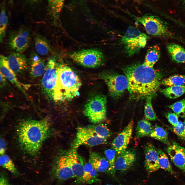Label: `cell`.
<instances>
[{
	"label": "cell",
	"mask_w": 185,
	"mask_h": 185,
	"mask_svg": "<svg viewBox=\"0 0 185 185\" xmlns=\"http://www.w3.org/2000/svg\"><path fill=\"white\" fill-rule=\"evenodd\" d=\"M122 69L127 78V89L133 98L140 99L156 95L163 77L160 71L138 63L125 66Z\"/></svg>",
	"instance_id": "obj_1"
},
{
	"label": "cell",
	"mask_w": 185,
	"mask_h": 185,
	"mask_svg": "<svg viewBox=\"0 0 185 185\" xmlns=\"http://www.w3.org/2000/svg\"><path fill=\"white\" fill-rule=\"evenodd\" d=\"M47 119L24 121L18 126L17 134L19 144L25 152L31 155L39 152L50 131Z\"/></svg>",
	"instance_id": "obj_2"
},
{
	"label": "cell",
	"mask_w": 185,
	"mask_h": 185,
	"mask_svg": "<svg viewBox=\"0 0 185 185\" xmlns=\"http://www.w3.org/2000/svg\"><path fill=\"white\" fill-rule=\"evenodd\" d=\"M57 73L56 85L52 96L54 100L67 101L78 96L81 83L76 73L64 64L57 65Z\"/></svg>",
	"instance_id": "obj_3"
},
{
	"label": "cell",
	"mask_w": 185,
	"mask_h": 185,
	"mask_svg": "<svg viewBox=\"0 0 185 185\" xmlns=\"http://www.w3.org/2000/svg\"><path fill=\"white\" fill-rule=\"evenodd\" d=\"M149 37L138 29L129 26L120 40L125 51L129 56L137 53L145 46Z\"/></svg>",
	"instance_id": "obj_4"
},
{
	"label": "cell",
	"mask_w": 185,
	"mask_h": 185,
	"mask_svg": "<svg viewBox=\"0 0 185 185\" xmlns=\"http://www.w3.org/2000/svg\"><path fill=\"white\" fill-rule=\"evenodd\" d=\"M107 98L104 95L97 94L91 97L85 104L84 113L94 123L105 121L106 117Z\"/></svg>",
	"instance_id": "obj_5"
},
{
	"label": "cell",
	"mask_w": 185,
	"mask_h": 185,
	"mask_svg": "<svg viewBox=\"0 0 185 185\" xmlns=\"http://www.w3.org/2000/svg\"><path fill=\"white\" fill-rule=\"evenodd\" d=\"M136 21L144 26L146 32L151 35L177 39L165 23L156 16L145 14L137 18Z\"/></svg>",
	"instance_id": "obj_6"
},
{
	"label": "cell",
	"mask_w": 185,
	"mask_h": 185,
	"mask_svg": "<svg viewBox=\"0 0 185 185\" xmlns=\"http://www.w3.org/2000/svg\"><path fill=\"white\" fill-rule=\"evenodd\" d=\"M76 63L85 67L94 68L101 65L104 58L103 52L95 49H84L74 51L69 55Z\"/></svg>",
	"instance_id": "obj_7"
},
{
	"label": "cell",
	"mask_w": 185,
	"mask_h": 185,
	"mask_svg": "<svg viewBox=\"0 0 185 185\" xmlns=\"http://www.w3.org/2000/svg\"><path fill=\"white\" fill-rule=\"evenodd\" d=\"M100 77L107 85L110 95L114 99L121 97L128 88V82L125 75L108 71L101 73Z\"/></svg>",
	"instance_id": "obj_8"
},
{
	"label": "cell",
	"mask_w": 185,
	"mask_h": 185,
	"mask_svg": "<svg viewBox=\"0 0 185 185\" xmlns=\"http://www.w3.org/2000/svg\"><path fill=\"white\" fill-rule=\"evenodd\" d=\"M107 138L99 137L86 127L77 128L76 137L73 142V149H76L82 145L94 146L105 143Z\"/></svg>",
	"instance_id": "obj_9"
},
{
	"label": "cell",
	"mask_w": 185,
	"mask_h": 185,
	"mask_svg": "<svg viewBox=\"0 0 185 185\" xmlns=\"http://www.w3.org/2000/svg\"><path fill=\"white\" fill-rule=\"evenodd\" d=\"M30 38V33L27 30L21 29L15 31L9 35L8 46L15 52L22 53L28 48Z\"/></svg>",
	"instance_id": "obj_10"
},
{
	"label": "cell",
	"mask_w": 185,
	"mask_h": 185,
	"mask_svg": "<svg viewBox=\"0 0 185 185\" xmlns=\"http://www.w3.org/2000/svg\"><path fill=\"white\" fill-rule=\"evenodd\" d=\"M51 173L53 178L60 181L75 178L67 162L66 154L58 155L53 163Z\"/></svg>",
	"instance_id": "obj_11"
},
{
	"label": "cell",
	"mask_w": 185,
	"mask_h": 185,
	"mask_svg": "<svg viewBox=\"0 0 185 185\" xmlns=\"http://www.w3.org/2000/svg\"><path fill=\"white\" fill-rule=\"evenodd\" d=\"M46 64L42 84L45 91L52 96L56 83L57 65L54 59L52 58L49 59Z\"/></svg>",
	"instance_id": "obj_12"
},
{
	"label": "cell",
	"mask_w": 185,
	"mask_h": 185,
	"mask_svg": "<svg viewBox=\"0 0 185 185\" xmlns=\"http://www.w3.org/2000/svg\"><path fill=\"white\" fill-rule=\"evenodd\" d=\"M134 122L131 120L122 131L114 140L112 143V148L118 155L126 150L131 138Z\"/></svg>",
	"instance_id": "obj_13"
},
{
	"label": "cell",
	"mask_w": 185,
	"mask_h": 185,
	"mask_svg": "<svg viewBox=\"0 0 185 185\" xmlns=\"http://www.w3.org/2000/svg\"><path fill=\"white\" fill-rule=\"evenodd\" d=\"M166 151L174 165L185 172V149L174 141L168 146Z\"/></svg>",
	"instance_id": "obj_14"
},
{
	"label": "cell",
	"mask_w": 185,
	"mask_h": 185,
	"mask_svg": "<svg viewBox=\"0 0 185 185\" xmlns=\"http://www.w3.org/2000/svg\"><path fill=\"white\" fill-rule=\"evenodd\" d=\"M144 148L145 168L149 173L154 172L160 169L158 162V150L150 142L146 144Z\"/></svg>",
	"instance_id": "obj_15"
},
{
	"label": "cell",
	"mask_w": 185,
	"mask_h": 185,
	"mask_svg": "<svg viewBox=\"0 0 185 185\" xmlns=\"http://www.w3.org/2000/svg\"><path fill=\"white\" fill-rule=\"evenodd\" d=\"M66 154L67 162L75 178L80 177L83 173L84 166L82 158L78 154L76 149H73Z\"/></svg>",
	"instance_id": "obj_16"
},
{
	"label": "cell",
	"mask_w": 185,
	"mask_h": 185,
	"mask_svg": "<svg viewBox=\"0 0 185 185\" xmlns=\"http://www.w3.org/2000/svg\"><path fill=\"white\" fill-rule=\"evenodd\" d=\"M10 68L16 73L22 72L27 68V61L26 56L21 53L15 52L7 57Z\"/></svg>",
	"instance_id": "obj_17"
},
{
	"label": "cell",
	"mask_w": 185,
	"mask_h": 185,
	"mask_svg": "<svg viewBox=\"0 0 185 185\" xmlns=\"http://www.w3.org/2000/svg\"><path fill=\"white\" fill-rule=\"evenodd\" d=\"M135 153L130 150L125 151L118 155L115 164V170L125 171L131 167L135 161Z\"/></svg>",
	"instance_id": "obj_18"
},
{
	"label": "cell",
	"mask_w": 185,
	"mask_h": 185,
	"mask_svg": "<svg viewBox=\"0 0 185 185\" xmlns=\"http://www.w3.org/2000/svg\"><path fill=\"white\" fill-rule=\"evenodd\" d=\"M97 171L89 163H86L84 166L83 174L77 178L75 182L78 184H91L100 181L98 178Z\"/></svg>",
	"instance_id": "obj_19"
},
{
	"label": "cell",
	"mask_w": 185,
	"mask_h": 185,
	"mask_svg": "<svg viewBox=\"0 0 185 185\" xmlns=\"http://www.w3.org/2000/svg\"><path fill=\"white\" fill-rule=\"evenodd\" d=\"M31 75L34 77L40 76L44 74L46 64L44 60L35 53H32L29 60Z\"/></svg>",
	"instance_id": "obj_20"
},
{
	"label": "cell",
	"mask_w": 185,
	"mask_h": 185,
	"mask_svg": "<svg viewBox=\"0 0 185 185\" xmlns=\"http://www.w3.org/2000/svg\"><path fill=\"white\" fill-rule=\"evenodd\" d=\"M89 162L98 172H105L107 171L109 168V163L106 157L99 152H91Z\"/></svg>",
	"instance_id": "obj_21"
},
{
	"label": "cell",
	"mask_w": 185,
	"mask_h": 185,
	"mask_svg": "<svg viewBox=\"0 0 185 185\" xmlns=\"http://www.w3.org/2000/svg\"><path fill=\"white\" fill-rule=\"evenodd\" d=\"M0 72L12 84H15L23 92L24 91L21 83L19 82L16 77L15 73L9 67L7 57L1 55L0 59Z\"/></svg>",
	"instance_id": "obj_22"
},
{
	"label": "cell",
	"mask_w": 185,
	"mask_h": 185,
	"mask_svg": "<svg viewBox=\"0 0 185 185\" xmlns=\"http://www.w3.org/2000/svg\"><path fill=\"white\" fill-rule=\"evenodd\" d=\"M167 50L171 59L179 63H185V50L181 46L174 43L168 44Z\"/></svg>",
	"instance_id": "obj_23"
},
{
	"label": "cell",
	"mask_w": 185,
	"mask_h": 185,
	"mask_svg": "<svg viewBox=\"0 0 185 185\" xmlns=\"http://www.w3.org/2000/svg\"><path fill=\"white\" fill-rule=\"evenodd\" d=\"M161 56L160 49L157 45L150 47L148 49L143 64L147 66L153 68L159 60Z\"/></svg>",
	"instance_id": "obj_24"
},
{
	"label": "cell",
	"mask_w": 185,
	"mask_h": 185,
	"mask_svg": "<svg viewBox=\"0 0 185 185\" xmlns=\"http://www.w3.org/2000/svg\"><path fill=\"white\" fill-rule=\"evenodd\" d=\"M35 49L37 53L41 55H47L51 50L49 43L47 39L39 34L35 35L34 38Z\"/></svg>",
	"instance_id": "obj_25"
},
{
	"label": "cell",
	"mask_w": 185,
	"mask_h": 185,
	"mask_svg": "<svg viewBox=\"0 0 185 185\" xmlns=\"http://www.w3.org/2000/svg\"><path fill=\"white\" fill-rule=\"evenodd\" d=\"M153 128L151 123L147 120L143 119L138 121L136 129V136L140 138L149 136Z\"/></svg>",
	"instance_id": "obj_26"
},
{
	"label": "cell",
	"mask_w": 185,
	"mask_h": 185,
	"mask_svg": "<svg viewBox=\"0 0 185 185\" xmlns=\"http://www.w3.org/2000/svg\"><path fill=\"white\" fill-rule=\"evenodd\" d=\"M160 92L166 97L172 99L177 98L185 93V84L180 86H173L161 89Z\"/></svg>",
	"instance_id": "obj_27"
},
{
	"label": "cell",
	"mask_w": 185,
	"mask_h": 185,
	"mask_svg": "<svg viewBox=\"0 0 185 185\" xmlns=\"http://www.w3.org/2000/svg\"><path fill=\"white\" fill-rule=\"evenodd\" d=\"M149 136L168 146L170 144L166 131L163 128L156 124L155 125Z\"/></svg>",
	"instance_id": "obj_28"
},
{
	"label": "cell",
	"mask_w": 185,
	"mask_h": 185,
	"mask_svg": "<svg viewBox=\"0 0 185 185\" xmlns=\"http://www.w3.org/2000/svg\"><path fill=\"white\" fill-rule=\"evenodd\" d=\"M161 84L169 87L180 86L185 84V75H174L162 80Z\"/></svg>",
	"instance_id": "obj_29"
},
{
	"label": "cell",
	"mask_w": 185,
	"mask_h": 185,
	"mask_svg": "<svg viewBox=\"0 0 185 185\" xmlns=\"http://www.w3.org/2000/svg\"><path fill=\"white\" fill-rule=\"evenodd\" d=\"M157 150L159 155L158 162L160 168L167 171L172 174H174L175 173L166 154L160 149Z\"/></svg>",
	"instance_id": "obj_30"
},
{
	"label": "cell",
	"mask_w": 185,
	"mask_h": 185,
	"mask_svg": "<svg viewBox=\"0 0 185 185\" xmlns=\"http://www.w3.org/2000/svg\"><path fill=\"white\" fill-rule=\"evenodd\" d=\"M87 127L98 136L107 139L111 134L110 130L106 126L103 124L92 125Z\"/></svg>",
	"instance_id": "obj_31"
},
{
	"label": "cell",
	"mask_w": 185,
	"mask_h": 185,
	"mask_svg": "<svg viewBox=\"0 0 185 185\" xmlns=\"http://www.w3.org/2000/svg\"><path fill=\"white\" fill-rule=\"evenodd\" d=\"M0 163L1 166L13 174L15 175L18 174V173L13 162L7 155L4 154L1 155Z\"/></svg>",
	"instance_id": "obj_32"
},
{
	"label": "cell",
	"mask_w": 185,
	"mask_h": 185,
	"mask_svg": "<svg viewBox=\"0 0 185 185\" xmlns=\"http://www.w3.org/2000/svg\"><path fill=\"white\" fill-rule=\"evenodd\" d=\"M104 153L109 164V168L107 171L110 173L113 174L115 173L116 171L115 168L116 154V151L113 148L109 149L105 151Z\"/></svg>",
	"instance_id": "obj_33"
},
{
	"label": "cell",
	"mask_w": 185,
	"mask_h": 185,
	"mask_svg": "<svg viewBox=\"0 0 185 185\" xmlns=\"http://www.w3.org/2000/svg\"><path fill=\"white\" fill-rule=\"evenodd\" d=\"M178 116L182 118L185 117V98L167 106Z\"/></svg>",
	"instance_id": "obj_34"
},
{
	"label": "cell",
	"mask_w": 185,
	"mask_h": 185,
	"mask_svg": "<svg viewBox=\"0 0 185 185\" xmlns=\"http://www.w3.org/2000/svg\"><path fill=\"white\" fill-rule=\"evenodd\" d=\"M153 97L149 96L146 98V102L144 108V115L148 120L154 121L157 119V117L153 110L151 103Z\"/></svg>",
	"instance_id": "obj_35"
},
{
	"label": "cell",
	"mask_w": 185,
	"mask_h": 185,
	"mask_svg": "<svg viewBox=\"0 0 185 185\" xmlns=\"http://www.w3.org/2000/svg\"><path fill=\"white\" fill-rule=\"evenodd\" d=\"M50 10L53 15H59L66 0H48Z\"/></svg>",
	"instance_id": "obj_36"
},
{
	"label": "cell",
	"mask_w": 185,
	"mask_h": 185,
	"mask_svg": "<svg viewBox=\"0 0 185 185\" xmlns=\"http://www.w3.org/2000/svg\"><path fill=\"white\" fill-rule=\"evenodd\" d=\"M171 130L180 138L185 141V120L179 121L177 124L171 127Z\"/></svg>",
	"instance_id": "obj_37"
},
{
	"label": "cell",
	"mask_w": 185,
	"mask_h": 185,
	"mask_svg": "<svg viewBox=\"0 0 185 185\" xmlns=\"http://www.w3.org/2000/svg\"><path fill=\"white\" fill-rule=\"evenodd\" d=\"M8 17L5 9L3 8L1 11L0 18V40L2 42L4 37L8 22Z\"/></svg>",
	"instance_id": "obj_38"
},
{
	"label": "cell",
	"mask_w": 185,
	"mask_h": 185,
	"mask_svg": "<svg viewBox=\"0 0 185 185\" xmlns=\"http://www.w3.org/2000/svg\"><path fill=\"white\" fill-rule=\"evenodd\" d=\"M168 122L172 125H176L178 122V116L175 113L168 112L165 114Z\"/></svg>",
	"instance_id": "obj_39"
},
{
	"label": "cell",
	"mask_w": 185,
	"mask_h": 185,
	"mask_svg": "<svg viewBox=\"0 0 185 185\" xmlns=\"http://www.w3.org/2000/svg\"><path fill=\"white\" fill-rule=\"evenodd\" d=\"M6 143L5 141L2 138H1L0 141V154L1 155L5 154L6 149Z\"/></svg>",
	"instance_id": "obj_40"
},
{
	"label": "cell",
	"mask_w": 185,
	"mask_h": 185,
	"mask_svg": "<svg viewBox=\"0 0 185 185\" xmlns=\"http://www.w3.org/2000/svg\"><path fill=\"white\" fill-rule=\"evenodd\" d=\"M0 185H10L6 178L1 177L0 179Z\"/></svg>",
	"instance_id": "obj_41"
},
{
	"label": "cell",
	"mask_w": 185,
	"mask_h": 185,
	"mask_svg": "<svg viewBox=\"0 0 185 185\" xmlns=\"http://www.w3.org/2000/svg\"><path fill=\"white\" fill-rule=\"evenodd\" d=\"M0 83L1 84L2 83V86L4 85L5 82L6 81L5 79L6 78L3 75V74L0 72Z\"/></svg>",
	"instance_id": "obj_42"
},
{
	"label": "cell",
	"mask_w": 185,
	"mask_h": 185,
	"mask_svg": "<svg viewBox=\"0 0 185 185\" xmlns=\"http://www.w3.org/2000/svg\"><path fill=\"white\" fill-rule=\"evenodd\" d=\"M30 1H36L38 0H30Z\"/></svg>",
	"instance_id": "obj_43"
},
{
	"label": "cell",
	"mask_w": 185,
	"mask_h": 185,
	"mask_svg": "<svg viewBox=\"0 0 185 185\" xmlns=\"http://www.w3.org/2000/svg\"><path fill=\"white\" fill-rule=\"evenodd\" d=\"M113 185L111 184H106V185Z\"/></svg>",
	"instance_id": "obj_44"
},
{
	"label": "cell",
	"mask_w": 185,
	"mask_h": 185,
	"mask_svg": "<svg viewBox=\"0 0 185 185\" xmlns=\"http://www.w3.org/2000/svg\"><path fill=\"white\" fill-rule=\"evenodd\" d=\"M184 2H185V0H184Z\"/></svg>",
	"instance_id": "obj_45"
},
{
	"label": "cell",
	"mask_w": 185,
	"mask_h": 185,
	"mask_svg": "<svg viewBox=\"0 0 185 185\" xmlns=\"http://www.w3.org/2000/svg\"></svg>",
	"instance_id": "obj_46"
},
{
	"label": "cell",
	"mask_w": 185,
	"mask_h": 185,
	"mask_svg": "<svg viewBox=\"0 0 185 185\" xmlns=\"http://www.w3.org/2000/svg\"><path fill=\"white\" fill-rule=\"evenodd\" d=\"M184 185H185V184H184Z\"/></svg>",
	"instance_id": "obj_47"
}]
</instances>
